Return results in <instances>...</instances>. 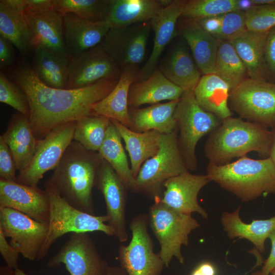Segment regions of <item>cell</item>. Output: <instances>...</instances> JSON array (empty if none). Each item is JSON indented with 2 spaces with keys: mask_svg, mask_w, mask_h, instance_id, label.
Returning a JSON list of instances; mask_svg holds the SVG:
<instances>
[{
  "mask_svg": "<svg viewBox=\"0 0 275 275\" xmlns=\"http://www.w3.org/2000/svg\"><path fill=\"white\" fill-rule=\"evenodd\" d=\"M12 7L22 11L51 9L52 0H6Z\"/></svg>",
  "mask_w": 275,
  "mask_h": 275,
  "instance_id": "f6af8a7d",
  "label": "cell"
},
{
  "mask_svg": "<svg viewBox=\"0 0 275 275\" xmlns=\"http://www.w3.org/2000/svg\"><path fill=\"white\" fill-rule=\"evenodd\" d=\"M13 45L7 39L0 36V68L11 67L15 62V54Z\"/></svg>",
  "mask_w": 275,
  "mask_h": 275,
  "instance_id": "7dc6e473",
  "label": "cell"
},
{
  "mask_svg": "<svg viewBox=\"0 0 275 275\" xmlns=\"http://www.w3.org/2000/svg\"><path fill=\"white\" fill-rule=\"evenodd\" d=\"M121 76L112 91L92 107V114L117 121L130 128L131 121L128 95L131 85L138 78L139 67L129 66L122 69Z\"/></svg>",
  "mask_w": 275,
  "mask_h": 275,
  "instance_id": "cb8c5ba5",
  "label": "cell"
},
{
  "mask_svg": "<svg viewBox=\"0 0 275 275\" xmlns=\"http://www.w3.org/2000/svg\"><path fill=\"white\" fill-rule=\"evenodd\" d=\"M0 36L9 40L22 53L35 49L24 12L12 7L6 0L0 1Z\"/></svg>",
  "mask_w": 275,
  "mask_h": 275,
  "instance_id": "836d02e7",
  "label": "cell"
},
{
  "mask_svg": "<svg viewBox=\"0 0 275 275\" xmlns=\"http://www.w3.org/2000/svg\"><path fill=\"white\" fill-rule=\"evenodd\" d=\"M8 77L28 98L31 126L38 140L60 126L92 115L93 105L105 98L118 81L103 79L77 89L53 88L41 81L26 63L13 66Z\"/></svg>",
  "mask_w": 275,
  "mask_h": 275,
  "instance_id": "6da1fadb",
  "label": "cell"
},
{
  "mask_svg": "<svg viewBox=\"0 0 275 275\" xmlns=\"http://www.w3.org/2000/svg\"><path fill=\"white\" fill-rule=\"evenodd\" d=\"M103 160L98 152L73 140L48 180L70 205L94 215L92 189Z\"/></svg>",
  "mask_w": 275,
  "mask_h": 275,
  "instance_id": "7a4b0ae2",
  "label": "cell"
},
{
  "mask_svg": "<svg viewBox=\"0 0 275 275\" xmlns=\"http://www.w3.org/2000/svg\"><path fill=\"white\" fill-rule=\"evenodd\" d=\"M125 144L130 161V168L136 178L143 163L158 152L161 133L156 130L136 132L117 121L111 120Z\"/></svg>",
  "mask_w": 275,
  "mask_h": 275,
  "instance_id": "1f68e13d",
  "label": "cell"
},
{
  "mask_svg": "<svg viewBox=\"0 0 275 275\" xmlns=\"http://www.w3.org/2000/svg\"><path fill=\"white\" fill-rule=\"evenodd\" d=\"M197 21L204 30L216 37L221 29L222 15L208 17Z\"/></svg>",
  "mask_w": 275,
  "mask_h": 275,
  "instance_id": "c3c4849f",
  "label": "cell"
},
{
  "mask_svg": "<svg viewBox=\"0 0 275 275\" xmlns=\"http://www.w3.org/2000/svg\"><path fill=\"white\" fill-rule=\"evenodd\" d=\"M206 174L243 202L275 194V166L269 157L254 159L245 155L222 165L208 163Z\"/></svg>",
  "mask_w": 275,
  "mask_h": 275,
  "instance_id": "277c9868",
  "label": "cell"
},
{
  "mask_svg": "<svg viewBox=\"0 0 275 275\" xmlns=\"http://www.w3.org/2000/svg\"><path fill=\"white\" fill-rule=\"evenodd\" d=\"M217 270L215 265L208 261L200 262L193 270L189 275H217Z\"/></svg>",
  "mask_w": 275,
  "mask_h": 275,
  "instance_id": "f907efd6",
  "label": "cell"
},
{
  "mask_svg": "<svg viewBox=\"0 0 275 275\" xmlns=\"http://www.w3.org/2000/svg\"><path fill=\"white\" fill-rule=\"evenodd\" d=\"M248 30L267 33L275 28V5H254L245 12Z\"/></svg>",
  "mask_w": 275,
  "mask_h": 275,
  "instance_id": "60d3db41",
  "label": "cell"
},
{
  "mask_svg": "<svg viewBox=\"0 0 275 275\" xmlns=\"http://www.w3.org/2000/svg\"><path fill=\"white\" fill-rule=\"evenodd\" d=\"M270 273L271 275H275V268L271 271Z\"/></svg>",
  "mask_w": 275,
  "mask_h": 275,
  "instance_id": "91938a15",
  "label": "cell"
},
{
  "mask_svg": "<svg viewBox=\"0 0 275 275\" xmlns=\"http://www.w3.org/2000/svg\"><path fill=\"white\" fill-rule=\"evenodd\" d=\"M172 0H111L106 21L110 29L150 21Z\"/></svg>",
  "mask_w": 275,
  "mask_h": 275,
  "instance_id": "484cf974",
  "label": "cell"
},
{
  "mask_svg": "<svg viewBox=\"0 0 275 275\" xmlns=\"http://www.w3.org/2000/svg\"><path fill=\"white\" fill-rule=\"evenodd\" d=\"M229 105L241 119L275 127V84L248 78L230 94Z\"/></svg>",
  "mask_w": 275,
  "mask_h": 275,
  "instance_id": "9c48e42d",
  "label": "cell"
},
{
  "mask_svg": "<svg viewBox=\"0 0 275 275\" xmlns=\"http://www.w3.org/2000/svg\"><path fill=\"white\" fill-rule=\"evenodd\" d=\"M14 270L7 265L0 266V275H14Z\"/></svg>",
  "mask_w": 275,
  "mask_h": 275,
  "instance_id": "11a10c76",
  "label": "cell"
},
{
  "mask_svg": "<svg viewBox=\"0 0 275 275\" xmlns=\"http://www.w3.org/2000/svg\"><path fill=\"white\" fill-rule=\"evenodd\" d=\"M230 92L228 84L215 73L203 75L194 90L201 107L222 121L233 114L229 105Z\"/></svg>",
  "mask_w": 275,
  "mask_h": 275,
  "instance_id": "f1b7e54d",
  "label": "cell"
},
{
  "mask_svg": "<svg viewBox=\"0 0 275 275\" xmlns=\"http://www.w3.org/2000/svg\"><path fill=\"white\" fill-rule=\"evenodd\" d=\"M158 69L184 91H194L202 76L187 43L182 37L175 42L161 60Z\"/></svg>",
  "mask_w": 275,
  "mask_h": 275,
  "instance_id": "44dd1931",
  "label": "cell"
},
{
  "mask_svg": "<svg viewBox=\"0 0 275 275\" xmlns=\"http://www.w3.org/2000/svg\"><path fill=\"white\" fill-rule=\"evenodd\" d=\"M186 2V0H172L150 20L154 33L153 46L148 59L140 70L135 81L146 79L157 69V63L163 50L176 35L178 21Z\"/></svg>",
  "mask_w": 275,
  "mask_h": 275,
  "instance_id": "d6986e66",
  "label": "cell"
},
{
  "mask_svg": "<svg viewBox=\"0 0 275 275\" xmlns=\"http://www.w3.org/2000/svg\"><path fill=\"white\" fill-rule=\"evenodd\" d=\"M122 140L118 130L111 122L98 152L112 167L128 190L136 193L135 179L129 167Z\"/></svg>",
  "mask_w": 275,
  "mask_h": 275,
  "instance_id": "e575fe53",
  "label": "cell"
},
{
  "mask_svg": "<svg viewBox=\"0 0 275 275\" xmlns=\"http://www.w3.org/2000/svg\"><path fill=\"white\" fill-rule=\"evenodd\" d=\"M75 122H69L60 126L39 140L32 159L19 172L17 182L37 186L46 172L56 168L73 140Z\"/></svg>",
  "mask_w": 275,
  "mask_h": 275,
  "instance_id": "8fae6325",
  "label": "cell"
},
{
  "mask_svg": "<svg viewBox=\"0 0 275 275\" xmlns=\"http://www.w3.org/2000/svg\"><path fill=\"white\" fill-rule=\"evenodd\" d=\"M246 30L245 12H231L222 15L221 29L215 37L220 41H230Z\"/></svg>",
  "mask_w": 275,
  "mask_h": 275,
  "instance_id": "b9f144b4",
  "label": "cell"
},
{
  "mask_svg": "<svg viewBox=\"0 0 275 275\" xmlns=\"http://www.w3.org/2000/svg\"><path fill=\"white\" fill-rule=\"evenodd\" d=\"M240 206L232 212H223L221 224L227 236L244 238L251 242L260 253L265 251V241L275 230V214L265 219H255L245 223L239 215Z\"/></svg>",
  "mask_w": 275,
  "mask_h": 275,
  "instance_id": "83f0119b",
  "label": "cell"
},
{
  "mask_svg": "<svg viewBox=\"0 0 275 275\" xmlns=\"http://www.w3.org/2000/svg\"><path fill=\"white\" fill-rule=\"evenodd\" d=\"M179 100L152 104L142 108H130L131 125L129 128L136 132L156 130L168 134L177 128L174 114Z\"/></svg>",
  "mask_w": 275,
  "mask_h": 275,
  "instance_id": "4dcf8cb0",
  "label": "cell"
},
{
  "mask_svg": "<svg viewBox=\"0 0 275 275\" xmlns=\"http://www.w3.org/2000/svg\"><path fill=\"white\" fill-rule=\"evenodd\" d=\"M61 264L65 265L70 275H106L109 267L87 233H71L47 265L53 268Z\"/></svg>",
  "mask_w": 275,
  "mask_h": 275,
  "instance_id": "4fadbf2b",
  "label": "cell"
},
{
  "mask_svg": "<svg viewBox=\"0 0 275 275\" xmlns=\"http://www.w3.org/2000/svg\"><path fill=\"white\" fill-rule=\"evenodd\" d=\"M214 73L228 84L231 92L249 78L244 63L230 41L220 42Z\"/></svg>",
  "mask_w": 275,
  "mask_h": 275,
  "instance_id": "d590c367",
  "label": "cell"
},
{
  "mask_svg": "<svg viewBox=\"0 0 275 275\" xmlns=\"http://www.w3.org/2000/svg\"><path fill=\"white\" fill-rule=\"evenodd\" d=\"M63 17L64 40L70 57L100 45L110 29L106 21H90L70 13Z\"/></svg>",
  "mask_w": 275,
  "mask_h": 275,
  "instance_id": "7402d4cb",
  "label": "cell"
},
{
  "mask_svg": "<svg viewBox=\"0 0 275 275\" xmlns=\"http://www.w3.org/2000/svg\"><path fill=\"white\" fill-rule=\"evenodd\" d=\"M14 275H27L23 270L18 268L15 269L14 271Z\"/></svg>",
  "mask_w": 275,
  "mask_h": 275,
  "instance_id": "6f0895ef",
  "label": "cell"
},
{
  "mask_svg": "<svg viewBox=\"0 0 275 275\" xmlns=\"http://www.w3.org/2000/svg\"><path fill=\"white\" fill-rule=\"evenodd\" d=\"M0 101L29 118L30 106L25 94L2 71L0 72Z\"/></svg>",
  "mask_w": 275,
  "mask_h": 275,
  "instance_id": "ab89813d",
  "label": "cell"
},
{
  "mask_svg": "<svg viewBox=\"0 0 275 275\" xmlns=\"http://www.w3.org/2000/svg\"><path fill=\"white\" fill-rule=\"evenodd\" d=\"M111 123V120L105 117H85L75 122L73 140L88 150L98 152Z\"/></svg>",
  "mask_w": 275,
  "mask_h": 275,
  "instance_id": "8d00e7d4",
  "label": "cell"
},
{
  "mask_svg": "<svg viewBox=\"0 0 275 275\" xmlns=\"http://www.w3.org/2000/svg\"><path fill=\"white\" fill-rule=\"evenodd\" d=\"M148 214L134 216L129 225L131 238L127 245H121L118 258L127 275H159L164 266L148 232Z\"/></svg>",
  "mask_w": 275,
  "mask_h": 275,
  "instance_id": "30bf717a",
  "label": "cell"
},
{
  "mask_svg": "<svg viewBox=\"0 0 275 275\" xmlns=\"http://www.w3.org/2000/svg\"><path fill=\"white\" fill-rule=\"evenodd\" d=\"M0 229L11 245L24 258L37 260L46 240L48 223L36 221L16 210L0 207Z\"/></svg>",
  "mask_w": 275,
  "mask_h": 275,
  "instance_id": "7c38bea8",
  "label": "cell"
},
{
  "mask_svg": "<svg viewBox=\"0 0 275 275\" xmlns=\"http://www.w3.org/2000/svg\"><path fill=\"white\" fill-rule=\"evenodd\" d=\"M121 72L100 44L71 57L66 89L83 88L103 79L119 80Z\"/></svg>",
  "mask_w": 275,
  "mask_h": 275,
  "instance_id": "9a60e30c",
  "label": "cell"
},
{
  "mask_svg": "<svg viewBox=\"0 0 275 275\" xmlns=\"http://www.w3.org/2000/svg\"><path fill=\"white\" fill-rule=\"evenodd\" d=\"M152 30L150 21L111 28L100 45L121 69L138 67L144 60Z\"/></svg>",
  "mask_w": 275,
  "mask_h": 275,
  "instance_id": "5bb4252c",
  "label": "cell"
},
{
  "mask_svg": "<svg viewBox=\"0 0 275 275\" xmlns=\"http://www.w3.org/2000/svg\"><path fill=\"white\" fill-rule=\"evenodd\" d=\"M273 133L268 127L231 117L222 121L212 132L204 149L209 163L222 165L235 157H241L255 151L259 156L268 157Z\"/></svg>",
  "mask_w": 275,
  "mask_h": 275,
  "instance_id": "3957f363",
  "label": "cell"
},
{
  "mask_svg": "<svg viewBox=\"0 0 275 275\" xmlns=\"http://www.w3.org/2000/svg\"><path fill=\"white\" fill-rule=\"evenodd\" d=\"M268 33L246 30L230 41L244 63L250 78L266 80L264 47Z\"/></svg>",
  "mask_w": 275,
  "mask_h": 275,
  "instance_id": "f546056e",
  "label": "cell"
},
{
  "mask_svg": "<svg viewBox=\"0 0 275 275\" xmlns=\"http://www.w3.org/2000/svg\"><path fill=\"white\" fill-rule=\"evenodd\" d=\"M50 202V218L46 240L39 253L38 260L44 258L53 243L68 233L102 232L115 236L113 229L107 224L108 217L95 215L81 211L70 205L58 193L48 179L44 183Z\"/></svg>",
  "mask_w": 275,
  "mask_h": 275,
  "instance_id": "5b68a950",
  "label": "cell"
},
{
  "mask_svg": "<svg viewBox=\"0 0 275 275\" xmlns=\"http://www.w3.org/2000/svg\"><path fill=\"white\" fill-rule=\"evenodd\" d=\"M210 181L207 174L196 175L188 171L168 179L163 184L161 202L181 213L197 212L207 218L208 214L198 202L201 189Z\"/></svg>",
  "mask_w": 275,
  "mask_h": 275,
  "instance_id": "ac0fdd59",
  "label": "cell"
},
{
  "mask_svg": "<svg viewBox=\"0 0 275 275\" xmlns=\"http://www.w3.org/2000/svg\"><path fill=\"white\" fill-rule=\"evenodd\" d=\"M238 5L239 11L246 12L251 9L254 4L252 0H238Z\"/></svg>",
  "mask_w": 275,
  "mask_h": 275,
  "instance_id": "816d5d0a",
  "label": "cell"
},
{
  "mask_svg": "<svg viewBox=\"0 0 275 275\" xmlns=\"http://www.w3.org/2000/svg\"><path fill=\"white\" fill-rule=\"evenodd\" d=\"M1 136L12 153L17 170L20 171L32 159L39 142L34 134L29 117L18 112L13 114Z\"/></svg>",
  "mask_w": 275,
  "mask_h": 275,
  "instance_id": "4316f807",
  "label": "cell"
},
{
  "mask_svg": "<svg viewBox=\"0 0 275 275\" xmlns=\"http://www.w3.org/2000/svg\"><path fill=\"white\" fill-rule=\"evenodd\" d=\"M174 117L179 132L178 143L183 161L188 170L197 168L196 148L199 140L211 133L222 121L204 110L197 102L194 91H185L176 107Z\"/></svg>",
  "mask_w": 275,
  "mask_h": 275,
  "instance_id": "8992f818",
  "label": "cell"
},
{
  "mask_svg": "<svg viewBox=\"0 0 275 275\" xmlns=\"http://www.w3.org/2000/svg\"><path fill=\"white\" fill-rule=\"evenodd\" d=\"M264 58L268 74L275 75V28L268 33L265 44Z\"/></svg>",
  "mask_w": 275,
  "mask_h": 275,
  "instance_id": "bcb514c9",
  "label": "cell"
},
{
  "mask_svg": "<svg viewBox=\"0 0 275 275\" xmlns=\"http://www.w3.org/2000/svg\"><path fill=\"white\" fill-rule=\"evenodd\" d=\"M254 5H275V0H252Z\"/></svg>",
  "mask_w": 275,
  "mask_h": 275,
  "instance_id": "9f6ffc18",
  "label": "cell"
},
{
  "mask_svg": "<svg viewBox=\"0 0 275 275\" xmlns=\"http://www.w3.org/2000/svg\"><path fill=\"white\" fill-rule=\"evenodd\" d=\"M0 207L16 210L39 222L48 223L49 221L48 193L38 186L0 178Z\"/></svg>",
  "mask_w": 275,
  "mask_h": 275,
  "instance_id": "e0dca14e",
  "label": "cell"
},
{
  "mask_svg": "<svg viewBox=\"0 0 275 275\" xmlns=\"http://www.w3.org/2000/svg\"><path fill=\"white\" fill-rule=\"evenodd\" d=\"M34 50L32 68L37 77L48 87L66 89L71 57L61 56L41 46Z\"/></svg>",
  "mask_w": 275,
  "mask_h": 275,
  "instance_id": "d6a6232c",
  "label": "cell"
},
{
  "mask_svg": "<svg viewBox=\"0 0 275 275\" xmlns=\"http://www.w3.org/2000/svg\"><path fill=\"white\" fill-rule=\"evenodd\" d=\"M106 275H127V274L122 268L109 267Z\"/></svg>",
  "mask_w": 275,
  "mask_h": 275,
  "instance_id": "f5cc1de1",
  "label": "cell"
},
{
  "mask_svg": "<svg viewBox=\"0 0 275 275\" xmlns=\"http://www.w3.org/2000/svg\"><path fill=\"white\" fill-rule=\"evenodd\" d=\"M16 170L17 169L12 153L0 136V178L17 182Z\"/></svg>",
  "mask_w": 275,
  "mask_h": 275,
  "instance_id": "7bdbcfd3",
  "label": "cell"
},
{
  "mask_svg": "<svg viewBox=\"0 0 275 275\" xmlns=\"http://www.w3.org/2000/svg\"><path fill=\"white\" fill-rule=\"evenodd\" d=\"M149 225L160 244L158 253L165 266L173 257L183 264L182 245H187L189 235L200 225L191 215L178 212L163 204L155 201L149 207Z\"/></svg>",
  "mask_w": 275,
  "mask_h": 275,
  "instance_id": "52a82bcc",
  "label": "cell"
},
{
  "mask_svg": "<svg viewBox=\"0 0 275 275\" xmlns=\"http://www.w3.org/2000/svg\"><path fill=\"white\" fill-rule=\"evenodd\" d=\"M102 194L106 204L107 224L121 242L128 239L126 229L127 190L125 184L112 167L103 160L97 173L95 185Z\"/></svg>",
  "mask_w": 275,
  "mask_h": 275,
  "instance_id": "2e32d148",
  "label": "cell"
},
{
  "mask_svg": "<svg viewBox=\"0 0 275 275\" xmlns=\"http://www.w3.org/2000/svg\"><path fill=\"white\" fill-rule=\"evenodd\" d=\"M35 48L41 46L61 56L71 57L64 36L63 15L53 8L24 11Z\"/></svg>",
  "mask_w": 275,
  "mask_h": 275,
  "instance_id": "ffe728a7",
  "label": "cell"
},
{
  "mask_svg": "<svg viewBox=\"0 0 275 275\" xmlns=\"http://www.w3.org/2000/svg\"><path fill=\"white\" fill-rule=\"evenodd\" d=\"M177 128L168 134H161L156 154L147 160L135 178L136 193L154 200H161L163 184L169 179L188 171L178 143Z\"/></svg>",
  "mask_w": 275,
  "mask_h": 275,
  "instance_id": "ba28073f",
  "label": "cell"
},
{
  "mask_svg": "<svg viewBox=\"0 0 275 275\" xmlns=\"http://www.w3.org/2000/svg\"><path fill=\"white\" fill-rule=\"evenodd\" d=\"M180 18L179 32L201 73H214L221 41L204 30L197 21Z\"/></svg>",
  "mask_w": 275,
  "mask_h": 275,
  "instance_id": "603a6c76",
  "label": "cell"
},
{
  "mask_svg": "<svg viewBox=\"0 0 275 275\" xmlns=\"http://www.w3.org/2000/svg\"><path fill=\"white\" fill-rule=\"evenodd\" d=\"M6 237L0 229V253L6 265L15 270L18 268L19 253L6 240Z\"/></svg>",
  "mask_w": 275,
  "mask_h": 275,
  "instance_id": "ee69618b",
  "label": "cell"
},
{
  "mask_svg": "<svg viewBox=\"0 0 275 275\" xmlns=\"http://www.w3.org/2000/svg\"><path fill=\"white\" fill-rule=\"evenodd\" d=\"M236 11H239L238 0H189L180 17L198 21Z\"/></svg>",
  "mask_w": 275,
  "mask_h": 275,
  "instance_id": "f35d334b",
  "label": "cell"
},
{
  "mask_svg": "<svg viewBox=\"0 0 275 275\" xmlns=\"http://www.w3.org/2000/svg\"><path fill=\"white\" fill-rule=\"evenodd\" d=\"M268 238L271 242L270 252L261 269V271L267 274H269L275 268V230L270 234Z\"/></svg>",
  "mask_w": 275,
  "mask_h": 275,
  "instance_id": "681fc988",
  "label": "cell"
},
{
  "mask_svg": "<svg viewBox=\"0 0 275 275\" xmlns=\"http://www.w3.org/2000/svg\"><path fill=\"white\" fill-rule=\"evenodd\" d=\"M111 0H52V8L62 15L70 13L93 21H105Z\"/></svg>",
  "mask_w": 275,
  "mask_h": 275,
  "instance_id": "74e56055",
  "label": "cell"
},
{
  "mask_svg": "<svg viewBox=\"0 0 275 275\" xmlns=\"http://www.w3.org/2000/svg\"><path fill=\"white\" fill-rule=\"evenodd\" d=\"M184 92L157 68L146 79L131 85L129 91L128 105L136 108L145 104H155L164 100H176L180 98Z\"/></svg>",
  "mask_w": 275,
  "mask_h": 275,
  "instance_id": "d4e9b609",
  "label": "cell"
},
{
  "mask_svg": "<svg viewBox=\"0 0 275 275\" xmlns=\"http://www.w3.org/2000/svg\"><path fill=\"white\" fill-rule=\"evenodd\" d=\"M251 275H270V274H265V273H264L261 270V271H258L255 272H254Z\"/></svg>",
  "mask_w": 275,
  "mask_h": 275,
  "instance_id": "680465c9",
  "label": "cell"
},
{
  "mask_svg": "<svg viewBox=\"0 0 275 275\" xmlns=\"http://www.w3.org/2000/svg\"><path fill=\"white\" fill-rule=\"evenodd\" d=\"M272 132L273 138L269 157L275 166V127L273 128Z\"/></svg>",
  "mask_w": 275,
  "mask_h": 275,
  "instance_id": "db71d44e",
  "label": "cell"
}]
</instances>
